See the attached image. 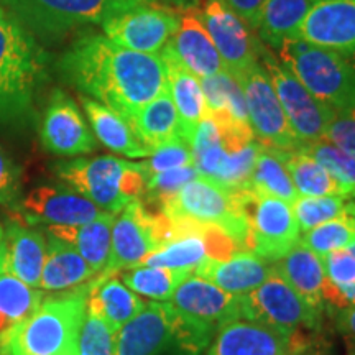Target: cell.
<instances>
[{"label": "cell", "instance_id": "obj_1", "mask_svg": "<svg viewBox=\"0 0 355 355\" xmlns=\"http://www.w3.org/2000/svg\"><path fill=\"white\" fill-rule=\"evenodd\" d=\"M58 73L81 96L107 105L128 123L168 89L162 56L127 50L96 32L79 35L66 48L58 60Z\"/></svg>", "mask_w": 355, "mask_h": 355}, {"label": "cell", "instance_id": "obj_2", "mask_svg": "<svg viewBox=\"0 0 355 355\" xmlns=\"http://www.w3.org/2000/svg\"><path fill=\"white\" fill-rule=\"evenodd\" d=\"M46 81L48 55L37 38L0 7V123L30 121Z\"/></svg>", "mask_w": 355, "mask_h": 355}, {"label": "cell", "instance_id": "obj_3", "mask_svg": "<svg viewBox=\"0 0 355 355\" xmlns=\"http://www.w3.org/2000/svg\"><path fill=\"white\" fill-rule=\"evenodd\" d=\"M91 282L43 298L32 316L17 324L0 344L2 355H78Z\"/></svg>", "mask_w": 355, "mask_h": 355}, {"label": "cell", "instance_id": "obj_4", "mask_svg": "<svg viewBox=\"0 0 355 355\" xmlns=\"http://www.w3.org/2000/svg\"><path fill=\"white\" fill-rule=\"evenodd\" d=\"M53 171L68 188L107 214L117 216L128 202L141 199L145 193L146 178L141 163L110 155L64 159L55 163Z\"/></svg>", "mask_w": 355, "mask_h": 355}, {"label": "cell", "instance_id": "obj_5", "mask_svg": "<svg viewBox=\"0 0 355 355\" xmlns=\"http://www.w3.org/2000/svg\"><path fill=\"white\" fill-rule=\"evenodd\" d=\"M212 337L181 318L168 301H153L119 329L114 355H202Z\"/></svg>", "mask_w": 355, "mask_h": 355}, {"label": "cell", "instance_id": "obj_6", "mask_svg": "<svg viewBox=\"0 0 355 355\" xmlns=\"http://www.w3.org/2000/svg\"><path fill=\"white\" fill-rule=\"evenodd\" d=\"M155 0H0L3 7L35 38L58 42L87 25L105 20Z\"/></svg>", "mask_w": 355, "mask_h": 355}, {"label": "cell", "instance_id": "obj_7", "mask_svg": "<svg viewBox=\"0 0 355 355\" xmlns=\"http://www.w3.org/2000/svg\"><path fill=\"white\" fill-rule=\"evenodd\" d=\"M279 61L304 84L321 104L334 112L355 105V60L316 46L301 38H288L278 48Z\"/></svg>", "mask_w": 355, "mask_h": 355}, {"label": "cell", "instance_id": "obj_8", "mask_svg": "<svg viewBox=\"0 0 355 355\" xmlns=\"http://www.w3.org/2000/svg\"><path fill=\"white\" fill-rule=\"evenodd\" d=\"M248 224L247 250L270 263L286 255L300 242V225L291 204L252 189L239 191Z\"/></svg>", "mask_w": 355, "mask_h": 355}, {"label": "cell", "instance_id": "obj_9", "mask_svg": "<svg viewBox=\"0 0 355 355\" xmlns=\"http://www.w3.org/2000/svg\"><path fill=\"white\" fill-rule=\"evenodd\" d=\"M155 212L219 225L247 250L248 224L243 216L239 191L224 189L207 178L198 176L196 180L189 181Z\"/></svg>", "mask_w": 355, "mask_h": 355}, {"label": "cell", "instance_id": "obj_10", "mask_svg": "<svg viewBox=\"0 0 355 355\" xmlns=\"http://www.w3.org/2000/svg\"><path fill=\"white\" fill-rule=\"evenodd\" d=\"M260 63L275 89L279 105L285 112L293 133L300 145H309L324 140L327 123L334 117V110L321 104L304 84L265 44L260 48Z\"/></svg>", "mask_w": 355, "mask_h": 355}, {"label": "cell", "instance_id": "obj_11", "mask_svg": "<svg viewBox=\"0 0 355 355\" xmlns=\"http://www.w3.org/2000/svg\"><path fill=\"white\" fill-rule=\"evenodd\" d=\"M322 311L306 303L275 268L257 290L241 295L242 318L283 332H318L321 329Z\"/></svg>", "mask_w": 355, "mask_h": 355}, {"label": "cell", "instance_id": "obj_12", "mask_svg": "<svg viewBox=\"0 0 355 355\" xmlns=\"http://www.w3.org/2000/svg\"><path fill=\"white\" fill-rule=\"evenodd\" d=\"M234 78L241 84L245 96L248 123L255 140L266 148L282 152L298 150L301 146L300 141L288 123L286 115L260 61Z\"/></svg>", "mask_w": 355, "mask_h": 355}, {"label": "cell", "instance_id": "obj_13", "mask_svg": "<svg viewBox=\"0 0 355 355\" xmlns=\"http://www.w3.org/2000/svg\"><path fill=\"white\" fill-rule=\"evenodd\" d=\"M181 24V13L175 8L145 3L102 24V33L119 46L127 50L158 55L176 33Z\"/></svg>", "mask_w": 355, "mask_h": 355}, {"label": "cell", "instance_id": "obj_14", "mask_svg": "<svg viewBox=\"0 0 355 355\" xmlns=\"http://www.w3.org/2000/svg\"><path fill=\"white\" fill-rule=\"evenodd\" d=\"M170 306L186 321L214 336L222 324L242 318L241 296L188 273L173 291Z\"/></svg>", "mask_w": 355, "mask_h": 355}, {"label": "cell", "instance_id": "obj_15", "mask_svg": "<svg viewBox=\"0 0 355 355\" xmlns=\"http://www.w3.org/2000/svg\"><path fill=\"white\" fill-rule=\"evenodd\" d=\"M207 33L224 61L225 69L239 76L252 64L260 61L261 43L254 37V30L224 0H204L199 12Z\"/></svg>", "mask_w": 355, "mask_h": 355}, {"label": "cell", "instance_id": "obj_16", "mask_svg": "<svg viewBox=\"0 0 355 355\" xmlns=\"http://www.w3.org/2000/svg\"><path fill=\"white\" fill-rule=\"evenodd\" d=\"M42 144L58 157H81L97 148V140L78 104L61 89H55L43 110Z\"/></svg>", "mask_w": 355, "mask_h": 355}, {"label": "cell", "instance_id": "obj_17", "mask_svg": "<svg viewBox=\"0 0 355 355\" xmlns=\"http://www.w3.org/2000/svg\"><path fill=\"white\" fill-rule=\"evenodd\" d=\"M157 248L153 212L141 199H135L114 217L109 263L101 275H117L140 266Z\"/></svg>", "mask_w": 355, "mask_h": 355}, {"label": "cell", "instance_id": "obj_18", "mask_svg": "<svg viewBox=\"0 0 355 355\" xmlns=\"http://www.w3.org/2000/svg\"><path fill=\"white\" fill-rule=\"evenodd\" d=\"M295 340L296 332L239 318L216 331L206 355H291Z\"/></svg>", "mask_w": 355, "mask_h": 355}, {"label": "cell", "instance_id": "obj_19", "mask_svg": "<svg viewBox=\"0 0 355 355\" xmlns=\"http://www.w3.org/2000/svg\"><path fill=\"white\" fill-rule=\"evenodd\" d=\"M21 211L32 224L46 225H83L105 214L66 184L37 186L21 199Z\"/></svg>", "mask_w": 355, "mask_h": 355}, {"label": "cell", "instance_id": "obj_20", "mask_svg": "<svg viewBox=\"0 0 355 355\" xmlns=\"http://www.w3.org/2000/svg\"><path fill=\"white\" fill-rule=\"evenodd\" d=\"M296 38L355 58V0L313 3Z\"/></svg>", "mask_w": 355, "mask_h": 355}, {"label": "cell", "instance_id": "obj_21", "mask_svg": "<svg viewBox=\"0 0 355 355\" xmlns=\"http://www.w3.org/2000/svg\"><path fill=\"white\" fill-rule=\"evenodd\" d=\"M44 259V235L25 225L19 217L8 222L0 243V273L12 275L28 286L40 290Z\"/></svg>", "mask_w": 355, "mask_h": 355}, {"label": "cell", "instance_id": "obj_22", "mask_svg": "<svg viewBox=\"0 0 355 355\" xmlns=\"http://www.w3.org/2000/svg\"><path fill=\"white\" fill-rule=\"evenodd\" d=\"M168 46L176 60L199 79L227 71L198 10L181 13V24Z\"/></svg>", "mask_w": 355, "mask_h": 355}, {"label": "cell", "instance_id": "obj_23", "mask_svg": "<svg viewBox=\"0 0 355 355\" xmlns=\"http://www.w3.org/2000/svg\"><path fill=\"white\" fill-rule=\"evenodd\" d=\"M260 150L261 145L257 140L248 141L235 152L225 150L220 141L201 153L193 155V159L199 176L207 178L227 191H242L248 189Z\"/></svg>", "mask_w": 355, "mask_h": 355}, {"label": "cell", "instance_id": "obj_24", "mask_svg": "<svg viewBox=\"0 0 355 355\" xmlns=\"http://www.w3.org/2000/svg\"><path fill=\"white\" fill-rule=\"evenodd\" d=\"M272 272L273 263L245 252L224 261L206 259L193 273L230 295L241 296L257 290Z\"/></svg>", "mask_w": 355, "mask_h": 355}, {"label": "cell", "instance_id": "obj_25", "mask_svg": "<svg viewBox=\"0 0 355 355\" xmlns=\"http://www.w3.org/2000/svg\"><path fill=\"white\" fill-rule=\"evenodd\" d=\"M159 56L163 58V61L166 64L168 92H170L173 104H175L178 115H180V135L191 144L194 128L202 121L204 115L207 114L201 81L176 60V56L173 55L168 43L159 51Z\"/></svg>", "mask_w": 355, "mask_h": 355}, {"label": "cell", "instance_id": "obj_26", "mask_svg": "<svg viewBox=\"0 0 355 355\" xmlns=\"http://www.w3.org/2000/svg\"><path fill=\"white\" fill-rule=\"evenodd\" d=\"M145 304L137 293L123 285L117 275H97L89 286L87 311L107 321L117 332L135 318Z\"/></svg>", "mask_w": 355, "mask_h": 355}, {"label": "cell", "instance_id": "obj_27", "mask_svg": "<svg viewBox=\"0 0 355 355\" xmlns=\"http://www.w3.org/2000/svg\"><path fill=\"white\" fill-rule=\"evenodd\" d=\"M97 277V273L79 252L69 243L48 234L46 259L42 273L40 288L43 291H69L86 285Z\"/></svg>", "mask_w": 355, "mask_h": 355}, {"label": "cell", "instance_id": "obj_28", "mask_svg": "<svg viewBox=\"0 0 355 355\" xmlns=\"http://www.w3.org/2000/svg\"><path fill=\"white\" fill-rule=\"evenodd\" d=\"M114 214H102L83 225H48V234L79 252L87 265L101 275L109 263Z\"/></svg>", "mask_w": 355, "mask_h": 355}, {"label": "cell", "instance_id": "obj_29", "mask_svg": "<svg viewBox=\"0 0 355 355\" xmlns=\"http://www.w3.org/2000/svg\"><path fill=\"white\" fill-rule=\"evenodd\" d=\"M79 101H81L87 121L91 123V130L94 133L96 140H99L114 153L123 155L127 158L150 157V152L141 145L139 137L135 135L125 119L91 97L81 96Z\"/></svg>", "mask_w": 355, "mask_h": 355}, {"label": "cell", "instance_id": "obj_30", "mask_svg": "<svg viewBox=\"0 0 355 355\" xmlns=\"http://www.w3.org/2000/svg\"><path fill=\"white\" fill-rule=\"evenodd\" d=\"M273 268L306 303L313 308L324 309L321 291L326 273L322 260L316 254L298 243L286 255L273 261Z\"/></svg>", "mask_w": 355, "mask_h": 355}, {"label": "cell", "instance_id": "obj_31", "mask_svg": "<svg viewBox=\"0 0 355 355\" xmlns=\"http://www.w3.org/2000/svg\"><path fill=\"white\" fill-rule=\"evenodd\" d=\"M130 127L150 153L173 137L180 135V115L168 89L133 115Z\"/></svg>", "mask_w": 355, "mask_h": 355}, {"label": "cell", "instance_id": "obj_32", "mask_svg": "<svg viewBox=\"0 0 355 355\" xmlns=\"http://www.w3.org/2000/svg\"><path fill=\"white\" fill-rule=\"evenodd\" d=\"M311 6V0H266L257 26L260 42L278 51L285 40L296 38Z\"/></svg>", "mask_w": 355, "mask_h": 355}, {"label": "cell", "instance_id": "obj_33", "mask_svg": "<svg viewBox=\"0 0 355 355\" xmlns=\"http://www.w3.org/2000/svg\"><path fill=\"white\" fill-rule=\"evenodd\" d=\"M43 291L12 275L0 273V344L17 324L32 316L42 304Z\"/></svg>", "mask_w": 355, "mask_h": 355}, {"label": "cell", "instance_id": "obj_34", "mask_svg": "<svg viewBox=\"0 0 355 355\" xmlns=\"http://www.w3.org/2000/svg\"><path fill=\"white\" fill-rule=\"evenodd\" d=\"M248 189L265 196L278 198L288 204H293L300 198L283 162L282 150L266 148L263 145L257 157Z\"/></svg>", "mask_w": 355, "mask_h": 355}, {"label": "cell", "instance_id": "obj_35", "mask_svg": "<svg viewBox=\"0 0 355 355\" xmlns=\"http://www.w3.org/2000/svg\"><path fill=\"white\" fill-rule=\"evenodd\" d=\"M283 162L290 178L295 184L298 196H340L339 184L327 173L326 168L308 155L303 150H293V152H282Z\"/></svg>", "mask_w": 355, "mask_h": 355}, {"label": "cell", "instance_id": "obj_36", "mask_svg": "<svg viewBox=\"0 0 355 355\" xmlns=\"http://www.w3.org/2000/svg\"><path fill=\"white\" fill-rule=\"evenodd\" d=\"M188 273L178 272V270L140 265L122 272V282L137 295L146 296V298L158 301V303H165V301H170L178 283Z\"/></svg>", "mask_w": 355, "mask_h": 355}, {"label": "cell", "instance_id": "obj_37", "mask_svg": "<svg viewBox=\"0 0 355 355\" xmlns=\"http://www.w3.org/2000/svg\"><path fill=\"white\" fill-rule=\"evenodd\" d=\"M303 152L311 155L319 165L326 168L327 173L339 184L344 199L355 198V159L337 148L327 140H319L314 144L300 146Z\"/></svg>", "mask_w": 355, "mask_h": 355}, {"label": "cell", "instance_id": "obj_38", "mask_svg": "<svg viewBox=\"0 0 355 355\" xmlns=\"http://www.w3.org/2000/svg\"><path fill=\"white\" fill-rule=\"evenodd\" d=\"M355 235V217L340 216L336 219L324 222L318 227L308 230L300 235L301 245L309 248L319 259L326 257L331 252L345 248Z\"/></svg>", "mask_w": 355, "mask_h": 355}, {"label": "cell", "instance_id": "obj_39", "mask_svg": "<svg viewBox=\"0 0 355 355\" xmlns=\"http://www.w3.org/2000/svg\"><path fill=\"white\" fill-rule=\"evenodd\" d=\"M291 207L301 234L336 217L349 216L347 199L340 196H300Z\"/></svg>", "mask_w": 355, "mask_h": 355}, {"label": "cell", "instance_id": "obj_40", "mask_svg": "<svg viewBox=\"0 0 355 355\" xmlns=\"http://www.w3.org/2000/svg\"><path fill=\"white\" fill-rule=\"evenodd\" d=\"M117 331L86 309L78 339V355H114Z\"/></svg>", "mask_w": 355, "mask_h": 355}, {"label": "cell", "instance_id": "obj_41", "mask_svg": "<svg viewBox=\"0 0 355 355\" xmlns=\"http://www.w3.org/2000/svg\"><path fill=\"white\" fill-rule=\"evenodd\" d=\"M198 176L199 173L194 165L176 168V170L170 171L155 173V175L146 176L144 198L148 202L155 204L157 209L159 211V207H162L163 204L170 201L178 191L183 188L184 184H188L189 181L196 180Z\"/></svg>", "mask_w": 355, "mask_h": 355}, {"label": "cell", "instance_id": "obj_42", "mask_svg": "<svg viewBox=\"0 0 355 355\" xmlns=\"http://www.w3.org/2000/svg\"><path fill=\"white\" fill-rule=\"evenodd\" d=\"M189 165H194L193 150H191L189 141L181 135L173 137L165 144H162L150 153L146 162H141L145 178L155 175V173L170 171Z\"/></svg>", "mask_w": 355, "mask_h": 355}, {"label": "cell", "instance_id": "obj_43", "mask_svg": "<svg viewBox=\"0 0 355 355\" xmlns=\"http://www.w3.org/2000/svg\"><path fill=\"white\" fill-rule=\"evenodd\" d=\"M21 171L0 146V206L17 216L21 211Z\"/></svg>", "mask_w": 355, "mask_h": 355}, {"label": "cell", "instance_id": "obj_44", "mask_svg": "<svg viewBox=\"0 0 355 355\" xmlns=\"http://www.w3.org/2000/svg\"><path fill=\"white\" fill-rule=\"evenodd\" d=\"M324 140L355 159V105L334 114L327 123Z\"/></svg>", "mask_w": 355, "mask_h": 355}, {"label": "cell", "instance_id": "obj_45", "mask_svg": "<svg viewBox=\"0 0 355 355\" xmlns=\"http://www.w3.org/2000/svg\"><path fill=\"white\" fill-rule=\"evenodd\" d=\"M322 266L326 278L336 285H350L355 283V259L345 248L331 252L322 257Z\"/></svg>", "mask_w": 355, "mask_h": 355}, {"label": "cell", "instance_id": "obj_46", "mask_svg": "<svg viewBox=\"0 0 355 355\" xmlns=\"http://www.w3.org/2000/svg\"><path fill=\"white\" fill-rule=\"evenodd\" d=\"M322 301L329 311L347 309L355 306V283L350 285H336L324 278L322 283Z\"/></svg>", "mask_w": 355, "mask_h": 355}, {"label": "cell", "instance_id": "obj_47", "mask_svg": "<svg viewBox=\"0 0 355 355\" xmlns=\"http://www.w3.org/2000/svg\"><path fill=\"white\" fill-rule=\"evenodd\" d=\"M232 12L237 13L252 30H257L260 24L261 8L266 0H224Z\"/></svg>", "mask_w": 355, "mask_h": 355}, {"label": "cell", "instance_id": "obj_48", "mask_svg": "<svg viewBox=\"0 0 355 355\" xmlns=\"http://www.w3.org/2000/svg\"><path fill=\"white\" fill-rule=\"evenodd\" d=\"M329 313L334 319L337 332L343 334L347 343H355V306L347 309L329 311Z\"/></svg>", "mask_w": 355, "mask_h": 355}, {"label": "cell", "instance_id": "obj_49", "mask_svg": "<svg viewBox=\"0 0 355 355\" xmlns=\"http://www.w3.org/2000/svg\"><path fill=\"white\" fill-rule=\"evenodd\" d=\"M291 355H329V350H327L326 343L319 339V336L314 334L309 339L308 344H304L303 347L296 349Z\"/></svg>", "mask_w": 355, "mask_h": 355}, {"label": "cell", "instance_id": "obj_50", "mask_svg": "<svg viewBox=\"0 0 355 355\" xmlns=\"http://www.w3.org/2000/svg\"><path fill=\"white\" fill-rule=\"evenodd\" d=\"M173 7L178 8L181 12H189V10H199V7L202 6L204 0H168Z\"/></svg>", "mask_w": 355, "mask_h": 355}, {"label": "cell", "instance_id": "obj_51", "mask_svg": "<svg viewBox=\"0 0 355 355\" xmlns=\"http://www.w3.org/2000/svg\"><path fill=\"white\" fill-rule=\"evenodd\" d=\"M345 250H347V252H349V254H350V255H352V257H354V259H355V235H354V239H352V241H350V242H349V245H347V247H345Z\"/></svg>", "mask_w": 355, "mask_h": 355}, {"label": "cell", "instance_id": "obj_52", "mask_svg": "<svg viewBox=\"0 0 355 355\" xmlns=\"http://www.w3.org/2000/svg\"><path fill=\"white\" fill-rule=\"evenodd\" d=\"M347 355H355V343H347Z\"/></svg>", "mask_w": 355, "mask_h": 355}, {"label": "cell", "instance_id": "obj_53", "mask_svg": "<svg viewBox=\"0 0 355 355\" xmlns=\"http://www.w3.org/2000/svg\"><path fill=\"white\" fill-rule=\"evenodd\" d=\"M2 237H3V227L0 225V243H2Z\"/></svg>", "mask_w": 355, "mask_h": 355}, {"label": "cell", "instance_id": "obj_54", "mask_svg": "<svg viewBox=\"0 0 355 355\" xmlns=\"http://www.w3.org/2000/svg\"><path fill=\"white\" fill-rule=\"evenodd\" d=\"M313 3H318V2H326V0H311Z\"/></svg>", "mask_w": 355, "mask_h": 355}]
</instances>
